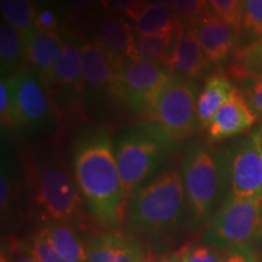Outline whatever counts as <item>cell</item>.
I'll return each mask as SVG.
<instances>
[{
    "mask_svg": "<svg viewBox=\"0 0 262 262\" xmlns=\"http://www.w3.org/2000/svg\"><path fill=\"white\" fill-rule=\"evenodd\" d=\"M0 10L3 18L21 33L28 47L32 38L38 32L35 27L37 9L32 0H2Z\"/></svg>",
    "mask_w": 262,
    "mask_h": 262,
    "instance_id": "cell-25",
    "label": "cell"
},
{
    "mask_svg": "<svg viewBox=\"0 0 262 262\" xmlns=\"http://www.w3.org/2000/svg\"><path fill=\"white\" fill-rule=\"evenodd\" d=\"M133 2L134 0H100L103 9H106L110 12L124 11V9Z\"/></svg>",
    "mask_w": 262,
    "mask_h": 262,
    "instance_id": "cell-38",
    "label": "cell"
},
{
    "mask_svg": "<svg viewBox=\"0 0 262 262\" xmlns=\"http://www.w3.org/2000/svg\"><path fill=\"white\" fill-rule=\"evenodd\" d=\"M68 8H71L74 11H85L94 4L95 0H64Z\"/></svg>",
    "mask_w": 262,
    "mask_h": 262,
    "instance_id": "cell-39",
    "label": "cell"
},
{
    "mask_svg": "<svg viewBox=\"0 0 262 262\" xmlns=\"http://www.w3.org/2000/svg\"><path fill=\"white\" fill-rule=\"evenodd\" d=\"M136 34L122 16L110 15L98 22L96 40L113 56L126 58Z\"/></svg>",
    "mask_w": 262,
    "mask_h": 262,
    "instance_id": "cell-19",
    "label": "cell"
},
{
    "mask_svg": "<svg viewBox=\"0 0 262 262\" xmlns=\"http://www.w3.org/2000/svg\"><path fill=\"white\" fill-rule=\"evenodd\" d=\"M257 119L243 91L235 88L232 96L219 108L206 127V137L212 143L233 139L250 130Z\"/></svg>",
    "mask_w": 262,
    "mask_h": 262,
    "instance_id": "cell-13",
    "label": "cell"
},
{
    "mask_svg": "<svg viewBox=\"0 0 262 262\" xmlns=\"http://www.w3.org/2000/svg\"><path fill=\"white\" fill-rule=\"evenodd\" d=\"M95 2H100V0H95Z\"/></svg>",
    "mask_w": 262,
    "mask_h": 262,
    "instance_id": "cell-42",
    "label": "cell"
},
{
    "mask_svg": "<svg viewBox=\"0 0 262 262\" xmlns=\"http://www.w3.org/2000/svg\"><path fill=\"white\" fill-rule=\"evenodd\" d=\"M199 42L210 64H222L234 52L237 34L210 10H206L194 26Z\"/></svg>",
    "mask_w": 262,
    "mask_h": 262,
    "instance_id": "cell-16",
    "label": "cell"
},
{
    "mask_svg": "<svg viewBox=\"0 0 262 262\" xmlns=\"http://www.w3.org/2000/svg\"><path fill=\"white\" fill-rule=\"evenodd\" d=\"M228 162L231 195L251 198L262 194V155L253 133L225 147Z\"/></svg>",
    "mask_w": 262,
    "mask_h": 262,
    "instance_id": "cell-11",
    "label": "cell"
},
{
    "mask_svg": "<svg viewBox=\"0 0 262 262\" xmlns=\"http://www.w3.org/2000/svg\"><path fill=\"white\" fill-rule=\"evenodd\" d=\"M32 186L35 204L48 224H66L77 231L89 229L80 194L60 162L47 159L39 163L33 170Z\"/></svg>",
    "mask_w": 262,
    "mask_h": 262,
    "instance_id": "cell-5",
    "label": "cell"
},
{
    "mask_svg": "<svg viewBox=\"0 0 262 262\" xmlns=\"http://www.w3.org/2000/svg\"><path fill=\"white\" fill-rule=\"evenodd\" d=\"M242 91L254 113L262 119V77L250 80V84Z\"/></svg>",
    "mask_w": 262,
    "mask_h": 262,
    "instance_id": "cell-33",
    "label": "cell"
},
{
    "mask_svg": "<svg viewBox=\"0 0 262 262\" xmlns=\"http://www.w3.org/2000/svg\"><path fill=\"white\" fill-rule=\"evenodd\" d=\"M147 5H148V2H147V0H134L133 3H130V4L124 9L123 12L126 18H129L134 22L141 14H142V11L146 9Z\"/></svg>",
    "mask_w": 262,
    "mask_h": 262,
    "instance_id": "cell-37",
    "label": "cell"
},
{
    "mask_svg": "<svg viewBox=\"0 0 262 262\" xmlns=\"http://www.w3.org/2000/svg\"><path fill=\"white\" fill-rule=\"evenodd\" d=\"M260 40H262V0H244L233 56Z\"/></svg>",
    "mask_w": 262,
    "mask_h": 262,
    "instance_id": "cell-24",
    "label": "cell"
},
{
    "mask_svg": "<svg viewBox=\"0 0 262 262\" xmlns=\"http://www.w3.org/2000/svg\"><path fill=\"white\" fill-rule=\"evenodd\" d=\"M9 163L3 159L2 176H0V204L2 211L4 212L9 208L12 195H14V179L11 176Z\"/></svg>",
    "mask_w": 262,
    "mask_h": 262,
    "instance_id": "cell-32",
    "label": "cell"
},
{
    "mask_svg": "<svg viewBox=\"0 0 262 262\" xmlns=\"http://www.w3.org/2000/svg\"><path fill=\"white\" fill-rule=\"evenodd\" d=\"M27 247L39 262H67L55 250L48 238L40 231L28 242Z\"/></svg>",
    "mask_w": 262,
    "mask_h": 262,
    "instance_id": "cell-31",
    "label": "cell"
},
{
    "mask_svg": "<svg viewBox=\"0 0 262 262\" xmlns=\"http://www.w3.org/2000/svg\"><path fill=\"white\" fill-rule=\"evenodd\" d=\"M155 3H158V4H162L164 6H166V8L172 10L173 6H175V0H155Z\"/></svg>",
    "mask_w": 262,
    "mask_h": 262,
    "instance_id": "cell-41",
    "label": "cell"
},
{
    "mask_svg": "<svg viewBox=\"0 0 262 262\" xmlns=\"http://www.w3.org/2000/svg\"><path fill=\"white\" fill-rule=\"evenodd\" d=\"M27 64V45L17 29L3 19L0 24V73L11 78Z\"/></svg>",
    "mask_w": 262,
    "mask_h": 262,
    "instance_id": "cell-20",
    "label": "cell"
},
{
    "mask_svg": "<svg viewBox=\"0 0 262 262\" xmlns=\"http://www.w3.org/2000/svg\"><path fill=\"white\" fill-rule=\"evenodd\" d=\"M0 123L3 131L19 130L9 78H2L0 81Z\"/></svg>",
    "mask_w": 262,
    "mask_h": 262,
    "instance_id": "cell-29",
    "label": "cell"
},
{
    "mask_svg": "<svg viewBox=\"0 0 262 262\" xmlns=\"http://www.w3.org/2000/svg\"><path fill=\"white\" fill-rule=\"evenodd\" d=\"M113 146L127 202L141 187L158 176L166 157L176 147L150 120L120 131Z\"/></svg>",
    "mask_w": 262,
    "mask_h": 262,
    "instance_id": "cell-4",
    "label": "cell"
},
{
    "mask_svg": "<svg viewBox=\"0 0 262 262\" xmlns=\"http://www.w3.org/2000/svg\"><path fill=\"white\" fill-rule=\"evenodd\" d=\"M88 262H147L148 254L139 238L106 232L86 245Z\"/></svg>",
    "mask_w": 262,
    "mask_h": 262,
    "instance_id": "cell-14",
    "label": "cell"
},
{
    "mask_svg": "<svg viewBox=\"0 0 262 262\" xmlns=\"http://www.w3.org/2000/svg\"><path fill=\"white\" fill-rule=\"evenodd\" d=\"M58 117L77 116L84 101L85 88L81 68V41L75 35L64 37L63 47L55 66L54 80L48 88Z\"/></svg>",
    "mask_w": 262,
    "mask_h": 262,
    "instance_id": "cell-10",
    "label": "cell"
},
{
    "mask_svg": "<svg viewBox=\"0 0 262 262\" xmlns=\"http://www.w3.org/2000/svg\"><path fill=\"white\" fill-rule=\"evenodd\" d=\"M209 10L226 22L237 34L244 0H206Z\"/></svg>",
    "mask_w": 262,
    "mask_h": 262,
    "instance_id": "cell-28",
    "label": "cell"
},
{
    "mask_svg": "<svg viewBox=\"0 0 262 262\" xmlns=\"http://www.w3.org/2000/svg\"><path fill=\"white\" fill-rule=\"evenodd\" d=\"M125 58L110 54L96 39L81 41V68L85 95L89 104L113 98V86L120 66Z\"/></svg>",
    "mask_w": 262,
    "mask_h": 262,
    "instance_id": "cell-12",
    "label": "cell"
},
{
    "mask_svg": "<svg viewBox=\"0 0 262 262\" xmlns=\"http://www.w3.org/2000/svg\"><path fill=\"white\" fill-rule=\"evenodd\" d=\"M226 74L229 79L237 81H248L262 77V40L234 55V60L228 66Z\"/></svg>",
    "mask_w": 262,
    "mask_h": 262,
    "instance_id": "cell-26",
    "label": "cell"
},
{
    "mask_svg": "<svg viewBox=\"0 0 262 262\" xmlns=\"http://www.w3.org/2000/svg\"><path fill=\"white\" fill-rule=\"evenodd\" d=\"M198 93L195 81L182 79L171 74L160 89L146 120L155 123L176 146L181 141L191 137L198 129Z\"/></svg>",
    "mask_w": 262,
    "mask_h": 262,
    "instance_id": "cell-7",
    "label": "cell"
},
{
    "mask_svg": "<svg viewBox=\"0 0 262 262\" xmlns=\"http://www.w3.org/2000/svg\"><path fill=\"white\" fill-rule=\"evenodd\" d=\"M209 10L206 0H175L173 12L183 29L194 28L201 16Z\"/></svg>",
    "mask_w": 262,
    "mask_h": 262,
    "instance_id": "cell-27",
    "label": "cell"
},
{
    "mask_svg": "<svg viewBox=\"0 0 262 262\" xmlns=\"http://www.w3.org/2000/svg\"><path fill=\"white\" fill-rule=\"evenodd\" d=\"M181 176L187 216L193 227H202L211 221L231 194L225 148L193 143L183 159Z\"/></svg>",
    "mask_w": 262,
    "mask_h": 262,
    "instance_id": "cell-3",
    "label": "cell"
},
{
    "mask_svg": "<svg viewBox=\"0 0 262 262\" xmlns=\"http://www.w3.org/2000/svg\"><path fill=\"white\" fill-rule=\"evenodd\" d=\"M166 67L171 74L189 81H195L208 72L210 63L203 52L195 28L181 27Z\"/></svg>",
    "mask_w": 262,
    "mask_h": 262,
    "instance_id": "cell-15",
    "label": "cell"
},
{
    "mask_svg": "<svg viewBox=\"0 0 262 262\" xmlns=\"http://www.w3.org/2000/svg\"><path fill=\"white\" fill-rule=\"evenodd\" d=\"M40 232L67 262H88L86 247L81 242L77 229L72 226L50 222Z\"/></svg>",
    "mask_w": 262,
    "mask_h": 262,
    "instance_id": "cell-21",
    "label": "cell"
},
{
    "mask_svg": "<svg viewBox=\"0 0 262 262\" xmlns=\"http://www.w3.org/2000/svg\"><path fill=\"white\" fill-rule=\"evenodd\" d=\"M181 262H224L226 251L217 250L210 245H186L178 253Z\"/></svg>",
    "mask_w": 262,
    "mask_h": 262,
    "instance_id": "cell-30",
    "label": "cell"
},
{
    "mask_svg": "<svg viewBox=\"0 0 262 262\" xmlns=\"http://www.w3.org/2000/svg\"><path fill=\"white\" fill-rule=\"evenodd\" d=\"M134 31L141 37L170 34L178 32L180 26L172 9L158 3H148L142 14L134 21Z\"/></svg>",
    "mask_w": 262,
    "mask_h": 262,
    "instance_id": "cell-22",
    "label": "cell"
},
{
    "mask_svg": "<svg viewBox=\"0 0 262 262\" xmlns=\"http://www.w3.org/2000/svg\"><path fill=\"white\" fill-rule=\"evenodd\" d=\"M35 27L39 32L57 31L58 16L54 10L44 8L37 10V18H35Z\"/></svg>",
    "mask_w": 262,
    "mask_h": 262,
    "instance_id": "cell-34",
    "label": "cell"
},
{
    "mask_svg": "<svg viewBox=\"0 0 262 262\" xmlns=\"http://www.w3.org/2000/svg\"><path fill=\"white\" fill-rule=\"evenodd\" d=\"M234 89L225 72H214L206 78L196 101V118L202 129L209 126L215 113L232 96Z\"/></svg>",
    "mask_w": 262,
    "mask_h": 262,
    "instance_id": "cell-18",
    "label": "cell"
},
{
    "mask_svg": "<svg viewBox=\"0 0 262 262\" xmlns=\"http://www.w3.org/2000/svg\"><path fill=\"white\" fill-rule=\"evenodd\" d=\"M9 79L19 130L34 136L54 133L60 117L40 77L26 67Z\"/></svg>",
    "mask_w": 262,
    "mask_h": 262,
    "instance_id": "cell-8",
    "label": "cell"
},
{
    "mask_svg": "<svg viewBox=\"0 0 262 262\" xmlns=\"http://www.w3.org/2000/svg\"><path fill=\"white\" fill-rule=\"evenodd\" d=\"M224 262H258V258L253 247L249 244L226 251Z\"/></svg>",
    "mask_w": 262,
    "mask_h": 262,
    "instance_id": "cell-36",
    "label": "cell"
},
{
    "mask_svg": "<svg viewBox=\"0 0 262 262\" xmlns=\"http://www.w3.org/2000/svg\"><path fill=\"white\" fill-rule=\"evenodd\" d=\"M64 37L58 31L37 32L27 47V67L37 73L47 89L54 80L55 66Z\"/></svg>",
    "mask_w": 262,
    "mask_h": 262,
    "instance_id": "cell-17",
    "label": "cell"
},
{
    "mask_svg": "<svg viewBox=\"0 0 262 262\" xmlns=\"http://www.w3.org/2000/svg\"><path fill=\"white\" fill-rule=\"evenodd\" d=\"M2 262H39L27 244H16L2 255Z\"/></svg>",
    "mask_w": 262,
    "mask_h": 262,
    "instance_id": "cell-35",
    "label": "cell"
},
{
    "mask_svg": "<svg viewBox=\"0 0 262 262\" xmlns=\"http://www.w3.org/2000/svg\"><path fill=\"white\" fill-rule=\"evenodd\" d=\"M180 29L175 33H170V34L153 35V37L136 35L135 41H134L126 58L131 61L159 62V63L166 66L171 56Z\"/></svg>",
    "mask_w": 262,
    "mask_h": 262,
    "instance_id": "cell-23",
    "label": "cell"
},
{
    "mask_svg": "<svg viewBox=\"0 0 262 262\" xmlns=\"http://www.w3.org/2000/svg\"><path fill=\"white\" fill-rule=\"evenodd\" d=\"M171 77L165 64L125 58L118 71L113 86V98L131 113L147 117L163 85Z\"/></svg>",
    "mask_w": 262,
    "mask_h": 262,
    "instance_id": "cell-9",
    "label": "cell"
},
{
    "mask_svg": "<svg viewBox=\"0 0 262 262\" xmlns=\"http://www.w3.org/2000/svg\"><path fill=\"white\" fill-rule=\"evenodd\" d=\"M187 216L181 173L168 170L141 187L127 203L126 234L159 239L169 235Z\"/></svg>",
    "mask_w": 262,
    "mask_h": 262,
    "instance_id": "cell-2",
    "label": "cell"
},
{
    "mask_svg": "<svg viewBox=\"0 0 262 262\" xmlns=\"http://www.w3.org/2000/svg\"><path fill=\"white\" fill-rule=\"evenodd\" d=\"M73 173L94 220L102 228L117 232L125 220L129 202L107 129H86L79 134L73 146Z\"/></svg>",
    "mask_w": 262,
    "mask_h": 262,
    "instance_id": "cell-1",
    "label": "cell"
},
{
    "mask_svg": "<svg viewBox=\"0 0 262 262\" xmlns=\"http://www.w3.org/2000/svg\"><path fill=\"white\" fill-rule=\"evenodd\" d=\"M147 262H181L180 260L178 254H170V255H165V256H160L157 258H148Z\"/></svg>",
    "mask_w": 262,
    "mask_h": 262,
    "instance_id": "cell-40",
    "label": "cell"
},
{
    "mask_svg": "<svg viewBox=\"0 0 262 262\" xmlns=\"http://www.w3.org/2000/svg\"><path fill=\"white\" fill-rule=\"evenodd\" d=\"M262 239V194L234 198L231 194L209 222L204 243L221 251Z\"/></svg>",
    "mask_w": 262,
    "mask_h": 262,
    "instance_id": "cell-6",
    "label": "cell"
}]
</instances>
